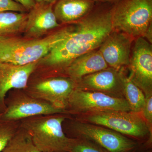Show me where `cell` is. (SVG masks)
Listing matches in <instances>:
<instances>
[{"label": "cell", "mask_w": 152, "mask_h": 152, "mask_svg": "<svg viewBox=\"0 0 152 152\" xmlns=\"http://www.w3.org/2000/svg\"><path fill=\"white\" fill-rule=\"evenodd\" d=\"M36 3L40 4H53L56 3L58 0H34Z\"/></svg>", "instance_id": "obj_26"}, {"label": "cell", "mask_w": 152, "mask_h": 152, "mask_svg": "<svg viewBox=\"0 0 152 152\" xmlns=\"http://www.w3.org/2000/svg\"><path fill=\"white\" fill-rule=\"evenodd\" d=\"M96 144L80 138L74 139L69 152H107Z\"/></svg>", "instance_id": "obj_20"}, {"label": "cell", "mask_w": 152, "mask_h": 152, "mask_svg": "<svg viewBox=\"0 0 152 152\" xmlns=\"http://www.w3.org/2000/svg\"><path fill=\"white\" fill-rule=\"evenodd\" d=\"M75 85V83L69 77H51L34 85L32 87L31 94L33 97L66 110L69 97Z\"/></svg>", "instance_id": "obj_9"}, {"label": "cell", "mask_w": 152, "mask_h": 152, "mask_svg": "<svg viewBox=\"0 0 152 152\" xmlns=\"http://www.w3.org/2000/svg\"><path fill=\"white\" fill-rule=\"evenodd\" d=\"M67 107L72 111L83 114L110 111H131L124 98L104 93L75 88L68 100Z\"/></svg>", "instance_id": "obj_6"}, {"label": "cell", "mask_w": 152, "mask_h": 152, "mask_svg": "<svg viewBox=\"0 0 152 152\" xmlns=\"http://www.w3.org/2000/svg\"><path fill=\"white\" fill-rule=\"evenodd\" d=\"M39 61L22 66L0 63V107L5 110V99L10 90L27 87L30 76L38 67Z\"/></svg>", "instance_id": "obj_14"}, {"label": "cell", "mask_w": 152, "mask_h": 152, "mask_svg": "<svg viewBox=\"0 0 152 152\" xmlns=\"http://www.w3.org/2000/svg\"><path fill=\"white\" fill-rule=\"evenodd\" d=\"M28 12H4L0 13V37H16L23 33Z\"/></svg>", "instance_id": "obj_17"}, {"label": "cell", "mask_w": 152, "mask_h": 152, "mask_svg": "<svg viewBox=\"0 0 152 152\" xmlns=\"http://www.w3.org/2000/svg\"><path fill=\"white\" fill-rule=\"evenodd\" d=\"M1 152H40L33 143L31 138L22 129L16 132Z\"/></svg>", "instance_id": "obj_19"}, {"label": "cell", "mask_w": 152, "mask_h": 152, "mask_svg": "<svg viewBox=\"0 0 152 152\" xmlns=\"http://www.w3.org/2000/svg\"><path fill=\"white\" fill-rule=\"evenodd\" d=\"M28 12V11L21 5L13 0H0V13L4 12Z\"/></svg>", "instance_id": "obj_23"}, {"label": "cell", "mask_w": 152, "mask_h": 152, "mask_svg": "<svg viewBox=\"0 0 152 152\" xmlns=\"http://www.w3.org/2000/svg\"><path fill=\"white\" fill-rule=\"evenodd\" d=\"M2 114V113H0V119H1V116Z\"/></svg>", "instance_id": "obj_28"}, {"label": "cell", "mask_w": 152, "mask_h": 152, "mask_svg": "<svg viewBox=\"0 0 152 152\" xmlns=\"http://www.w3.org/2000/svg\"><path fill=\"white\" fill-rule=\"evenodd\" d=\"M124 75L122 70L108 67L82 78L75 83V88L124 98L122 94Z\"/></svg>", "instance_id": "obj_11"}, {"label": "cell", "mask_w": 152, "mask_h": 152, "mask_svg": "<svg viewBox=\"0 0 152 152\" xmlns=\"http://www.w3.org/2000/svg\"><path fill=\"white\" fill-rule=\"evenodd\" d=\"M95 3L93 0H58L54 12L58 23H73L87 15Z\"/></svg>", "instance_id": "obj_16"}, {"label": "cell", "mask_w": 152, "mask_h": 152, "mask_svg": "<svg viewBox=\"0 0 152 152\" xmlns=\"http://www.w3.org/2000/svg\"><path fill=\"white\" fill-rule=\"evenodd\" d=\"M115 3H95L87 15L75 22L73 32L39 61L38 66L64 71L77 57L99 48L113 31L112 12Z\"/></svg>", "instance_id": "obj_1"}, {"label": "cell", "mask_w": 152, "mask_h": 152, "mask_svg": "<svg viewBox=\"0 0 152 152\" xmlns=\"http://www.w3.org/2000/svg\"><path fill=\"white\" fill-rule=\"evenodd\" d=\"M152 20V0H120L112 12L113 30L132 38L143 37Z\"/></svg>", "instance_id": "obj_4"}, {"label": "cell", "mask_w": 152, "mask_h": 152, "mask_svg": "<svg viewBox=\"0 0 152 152\" xmlns=\"http://www.w3.org/2000/svg\"><path fill=\"white\" fill-rule=\"evenodd\" d=\"M72 128L77 138L93 142L109 152H125L137 144L130 139L110 129L85 122H75Z\"/></svg>", "instance_id": "obj_7"}, {"label": "cell", "mask_w": 152, "mask_h": 152, "mask_svg": "<svg viewBox=\"0 0 152 152\" xmlns=\"http://www.w3.org/2000/svg\"><path fill=\"white\" fill-rule=\"evenodd\" d=\"M83 115L85 122L105 127L122 134L142 138L150 134L148 126L140 113L118 111Z\"/></svg>", "instance_id": "obj_5"}, {"label": "cell", "mask_w": 152, "mask_h": 152, "mask_svg": "<svg viewBox=\"0 0 152 152\" xmlns=\"http://www.w3.org/2000/svg\"><path fill=\"white\" fill-rule=\"evenodd\" d=\"M63 116L45 115L25 119L22 128L29 134L40 152H69L74 139L63 131Z\"/></svg>", "instance_id": "obj_3"}, {"label": "cell", "mask_w": 152, "mask_h": 152, "mask_svg": "<svg viewBox=\"0 0 152 152\" xmlns=\"http://www.w3.org/2000/svg\"><path fill=\"white\" fill-rule=\"evenodd\" d=\"M75 23L61 26L39 39L0 37V63L25 65L39 61L73 32Z\"/></svg>", "instance_id": "obj_2"}, {"label": "cell", "mask_w": 152, "mask_h": 152, "mask_svg": "<svg viewBox=\"0 0 152 152\" xmlns=\"http://www.w3.org/2000/svg\"><path fill=\"white\" fill-rule=\"evenodd\" d=\"M55 3L40 4L28 12L27 20L23 33V37L39 39L61 27L57 20L54 12Z\"/></svg>", "instance_id": "obj_13"}, {"label": "cell", "mask_w": 152, "mask_h": 152, "mask_svg": "<svg viewBox=\"0 0 152 152\" xmlns=\"http://www.w3.org/2000/svg\"><path fill=\"white\" fill-rule=\"evenodd\" d=\"M109 67L99 50L80 56L66 68L67 77L77 83L85 76Z\"/></svg>", "instance_id": "obj_15"}, {"label": "cell", "mask_w": 152, "mask_h": 152, "mask_svg": "<svg viewBox=\"0 0 152 152\" xmlns=\"http://www.w3.org/2000/svg\"><path fill=\"white\" fill-rule=\"evenodd\" d=\"M23 6L28 12L36 4L34 0H13Z\"/></svg>", "instance_id": "obj_24"}, {"label": "cell", "mask_w": 152, "mask_h": 152, "mask_svg": "<svg viewBox=\"0 0 152 152\" xmlns=\"http://www.w3.org/2000/svg\"><path fill=\"white\" fill-rule=\"evenodd\" d=\"M123 95L131 111L140 113L145 102V96L142 91L125 75L124 79Z\"/></svg>", "instance_id": "obj_18"}, {"label": "cell", "mask_w": 152, "mask_h": 152, "mask_svg": "<svg viewBox=\"0 0 152 152\" xmlns=\"http://www.w3.org/2000/svg\"><path fill=\"white\" fill-rule=\"evenodd\" d=\"M95 3H115L120 0H93Z\"/></svg>", "instance_id": "obj_27"}, {"label": "cell", "mask_w": 152, "mask_h": 152, "mask_svg": "<svg viewBox=\"0 0 152 152\" xmlns=\"http://www.w3.org/2000/svg\"><path fill=\"white\" fill-rule=\"evenodd\" d=\"M1 121L2 122L0 123V152L2 151L16 132L7 121Z\"/></svg>", "instance_id": "obj_21"}, {"label": "cell", "mask_w": 152, "mask_h": 152, "mask_svg": "<svg viewBox=\"0 0 152 152\" xmlns=\"http://www.w3.org/2000/svg\"><path fill=\"white\" fill-rule=\"evenodd\" d=\"M133 38L115 30L106 38L99 51L110 67L121 70L129 65Z\"/></svg>", "instance_id": "obj_12"}, {"label": "cell", "mask_w": 152, "mask_h": 152, "mask_svg": "<svg viewBox=\"0 0 152 152\" xmlns=\"http://www.w3.org/2000/svg\"><path fill=\"white\" fill-rule=\"evenodd\" d=\"M128 66L129 78L145 97L152 95V44L142 37L136 39Z\"/></svg>", "instance_id": "obj_8"}, {"label": "cell", "mask_w": 152, "mask_h": 152, "mask_svg": "<svg viewBox=\"0 0 152 152\" xmlns=\"http://www.w3.org/2000/svg\"><path fill=\"white\" fill-rule=\"evenodd\" d=\"M67 113L65 109L57 107L45 101L24 96L11 102L2 114L0 119L10 122L38 116Z\"/></svg>", "instance_id": "obj_10"}, {"label": "cell", "mask_w": 152, "mask_h": 152, "mask_svg": "<svg viewBox=\"0 0 152 152\" xmlns=\"http://www.w3.org/2000/svg\"><path fill=\"white\" fill-rule=\"evenodd\" d=\"M143 37L145 38L150 43H152V24L151 23V24L149 26L146 31L145 33V35Z\"/></svg>", "instance_id": "obj_25"}, {"label": "cell", "mask_w": 152, "mask_h": 152, "mask_svg": "<svg viewBox=\"0 0 152 152\" xmlns=\"http://www.w3.org/2000/svg\"><path fill=\"white\" fill-rule=\"evenodd\" d=\"M149 131L150 137H152V95L145 97V102L141 112Z\"/></svg>", "instance_id": "obj_22"}]
</instances>
